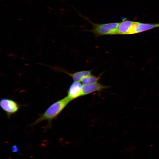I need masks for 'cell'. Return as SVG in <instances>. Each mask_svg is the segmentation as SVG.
I'll list each match as a JSON object with an SVG mask.
<instances>
[{"mask_svg": "<svg viewBox=\"0 0 159 159\" xmlns=\"http://www.w3.org/2000/svg\"><path fill=\"white\" fill-rule=\"evenodd\" d=\"M12 151L13 152L17 153L19 154L20 153V152L18 147L16 145H14L12 147Z\"/></svg>", "mask_w": 159, "mask_h": 159, "instance_id": "30bf717a", "label": "cell"}, {"mask_svg": "<svg viewBox=\"0 0 159 159\" xmlns=\"http://www.w3.org/2000/svg\"><path fill=\"white\" fill-rule=\"evenodd\" d=\"M109 87V86L104 85L98 82L90 84L83 85L82 87V96L96 91H101Z\"/></svg>", "mask_w": 159, "mask_h": 159, "instance_id": "5b68a950", "label": "cell"}, {"mask_svg": "<svg viewBox=\"0 0 159 159\" xmlns=\"http://www.w3.org/2000/svg\"><path fill=\"white\" fill-rule=\"evenodd\" d=\"M0 106L9 116L16 113L19 108V105L17 102L7 98H3L1 100Z\"/></svg>", "mask_w": 159, "mask_h": 159, "instance_id": "3957f363", "label": "cell"}, {"mask_svg": "<svg viewBox=\"0 0 159 159\" xmlns=\"http://www.w3.org/2000/svg\"><path fill=\"white\" fill-rule=\"evenodd\" d=\"M82 85L80 82H74L71 85L67 96L71 101L82 96Z\"/></svg>", "mask_w": 159, "mask_h": 159, "instance_id": "277c9868", "label": "cell"}, {"mask_svg": "<svg viewBox=\"0 0 159 159\" xmlns=\"http://www.w3.org/2000/svg\"><path fill=\"white\" fill-rule=\"evenodd\" d=\"M159 27V24H146L135 21L132 34L140 33Z\"/></svg>", "mask_w": 159, "mask_h": 159, "instance_id": "52a82bcc", "label": "cell"}, {"mask_svg": "<svg viewBox=\"0 0 159 159\" xmlns=\"http://www.w3.org/2000/svg\"><path fill=\"white\" fill-rule=\"evenodd\" d=\"M65 73L70 76L74 82H80L82 78L85 76L91 74V70H83L75 72L73 73H70L67 72L63 70L57 69Z\"/></svg>", "mask_w": 159, "mask_h": 159, "instance_id": "ba28073f", "label": "cell"}, {"mask_svg": "<svg viewBox=\"0 0 159 159\" xmlns=\"http://www.w3.org/2000/svg\"><path fill=\"white\" fill-rule=\"evenodd\" d=\"M101 75L96 76L91 74L83 77L81 82L83 85L90 84L97 82L100 78Z\"/></svg>", "mask_w": 159, "mask_h": 159, "instance_id": "9c48e42d", "label": "cell"}, {"mask_svg": "<svg viewBox=\"0 0 159 159\" xmlns=\"http://www.w3.org/2000/svg\"><path fill=\"white\" fill-rule=\"evenodd\" d=\"M80 16L90 22L92 25V29L87 31L94 34L96 37L106 35L118 34V28L119 23L111 22L104 24L94 23L88 18L79 14Z\"/></svg>", "mask_w": 159, "mask_h": 159, "instance_id": "7a4b0ae2", "label": "cell"}, {"mask_svg": "<svg viewBox=\"0 0 159 159\" xmlns=\"http://www.w3.org/2000/svg\"><path fill=\"white\" fill-rule=\"evenodd\" d=\"M71 100L67 96L56 101L51 105L32 124L34 125L44 120L50 123L63 110Z\"/></svg>", "mask_w": 159, "mask_h": 159, "instance_id": "6da1fadb", "label": "cell"}, {"mask_svg": "<svg viewBox=\"0 0 159 159\" xmlns=\"http://www.w3.org/2000/svg\"><path fill=\"white\" fill-rule=\"evenodd\" d=\"M135 21L123 20L119 23L118 28V34H132Z\"/></svg>", "mask_w": 159, "mask_h": 159, "instance_id": "8992f818", "label": "cell"}]
</instances>
